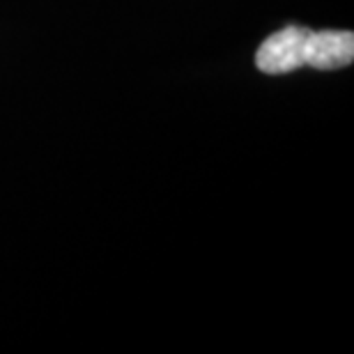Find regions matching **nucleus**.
Segmentation results:
<instances>
[{
    "label": "nucleus",
    "mask_w": 354,
    "mask_h": 354,
    "mask_svg": "<svg viewBox=\"0 0 354 354\" xmlns=\"http://www.w3.org/2000/svg\"><path fill=\"white\" fill-rule=\"evenodd\" d=\"M310 30L301 26H286L272 32L260 44L256 65L263 74H290L306 67V41Z\"/></svg>",
    "instance_id": "obj_1"
},
{
    "label": "nucleus",
    "mask_w": 354,
    "mask_h": 354,
    "mask_svg": "<svg viewBox=\"0 0 354 354\" xmlns=\"http://www.w3.org/2000/svg\"><path fill=\"white\" fill-rule=\"evenodd\" d=\"M354 35L350 30H310L306 41V65L320 72H331L352 65Z\"/></svg>",
    "instance_id": "obj_2"
}]
</instances>
